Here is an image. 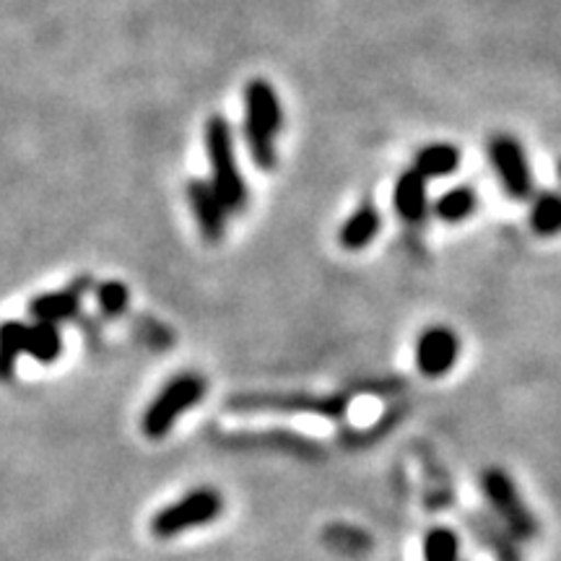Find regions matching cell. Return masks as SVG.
Wrapping results in <instances>:
<instances>
[{"label": "cell", "mask_w": 561, "mask_h": 561, "mask_svg": "<svg viewBox=\"0 0 561 561\" xmlns=\"http://www.w3.org/2000/svg\"><path fill=\"white\" fill-rule=\"evenodd\" d=\"M244 121L242 133L248 144L250 157L257 170L273 172L278 164V146L276 140L284 128V107L276 87L265 79H252L244 83Z\"/></svg>", "instance_id": "1"}, {"label": "cell", "mask_w": 561, "mask_h": 561, "mask_svg": "<svg viewBox=\"0 0 561 561\" xmlns=\"http://www.w3.org/2000/svg\"><path fill=\"white\" fill-rule=\"evenodd\" d=\"M203 146L210 164V182L219 191L231 214L248 206V182L240 172V159L234 149V130L227 117L210 115L203 125Z\"/></svg>", "instance_id": "2"}, {"label": "cell", "mask_w": 561, "mask_h": 561, "mask_svg": "<svg viewBox=\"0 0 561 561\" xmlns=\"http://www.w3.org/2000/svg\"><path fill=\"white\" fill-rule=\"evenodd\" d=\"M206 398V380L198 371H180L161 388L140 416V432L149 439H164L185 411Z\"/></svg>", "instance_id": "3"}, {"label": "cell", "mask_w": 561, "mask_h": 561, "mask_svg": "<svg viewBox=\"0 0 561 561\" xmlns=\"http://www.w3.org/2000/svg\"><path fill=\"white\" fill-rule=\"evenodd\" d=\"M481 489L489 507L494 510L500 523L517 538V541H536L538 533H541V525H538L533 510L523 500L520 489L515 486V481H512V476L504 471V468H486V471L481 473Z\"/></svg>", "instance_id": "4"}, {"label": "cell", "mask_w": 561, "mask_h": 561, "mask_svg": "<svg viewBox=\"0 0 561 561\" xmlns=\"http://www.w3.org/2000/svg\"><path fill=\"white\" fill-rule=\"evenodd\" d=\"M224 512V496L219 489L214 486H198L182 494L178 502L161 507L157 515L151 517V533L161 541L167 538L182 536V533L203 528L219 520Z\"/></svg>", "instance_id": "5"}, {"label": "cell", "mask_w": 561, "mask_h": 561, "mask_svg": "<svg viewBox=\"0 0 561 561\" xmlns=\"http://www.w3.org/2000/svg\"><path fill=\"white\" fill-rule=\"evenodd\" d=\"M234 411H291L318 413L322 419H341L348 409L346 396H314V392H242L227 401Z\"/></svg>", "instance_id": "6"}, {"label": "cell", "mask_w": 561, "mask_h": 561, "mask_svg": "<svg viewBox=\"0 0 561 561\" xmlns=\"http://www.w3.org/2000/svg\"><path fill=\"white\" fill-rule=\"evenodd\" d=\"M489 161L500 180L502 191L515 201H528L536 185H533V172L528 153L523 144L510 133H496L489 140Z\"/></svg>", "instance_id": "7"}, {"label": "cell", "mask_w": 561, "mask_h": 561, "mask_svg": "<svg viewBox=\"0 0 561 561\" xmlns=\"http://www.w3.org/2000/svg\"><path fill=\"white\" fill-rule=\"evenodd\" d=\"M460 335L447 325H430L421 331L413 346V359L416 369L426 380H439V377L450 375L455 364L460 359Z\"/></svg>", "instance_id": "8"}, {"label": "cell", "mask_w": 561, "mask_h": 561, "mask_svg": "<svg viewBox=\"0 0 561 561\" xmlns=\"http://www.w3.org/2000/svg\"><path fill=\"white\" fill-rule=\"evenodd\" d=\"M185 198L187 206L193 210V219L198 224L201 237L208 244H216L227 234V221H229V206L224 203L219 191L214 187L210 180H191L185 185Z\"/></svg>", "instance_id": "9"}, {"label": "cell", "mask_w": 561, "mask_h": 561, "mask_svg": "<svg viewBox=\"0 0 561 561\" xmlns=\"http://www.w3.org/2000/svg\"><path fill=\"white\" fill-rule=\"evenodd\" d=\"M392 208L405 227H421L430 216V187L426 178L419 170H405L398 174L392 187Z\"/></svg>", "instance_id": "10"}, {"label": "cell", "mask_w": 561, "mask_h": 561, "mask_svg": "<svg viewBox=\"0 0 561 561\" xmlns=\"http://www.w3.org/2000/svg\"><path fill=\"white\" fill-rule=\"evenodd\" d=\"M89 289H91V276H79L70 280L66 289L37 294V297L30 301V314L34 320L58 322V325L66 320H73L81 310L83 294Z\"/></svg>", "instance_id": "11"}, {"label": "cell", "mask_w": 561, "mask_h": 561, "mask_svg": "<svg viewBox=\"0 0 561 561\" xmlns=\"http://www.w3.org/2000/svg\"><path fill=\"white\" fill-rule=\"evenodd\" d=\"M382 229V214L375 201H362L359 206L348 214V219L341 224L339 242L343 250L359 252L377 240Z\"/></svg>", "instance_id": "12"}, {"label": "cell", "mask_w": 561, "mask_h": 561, "mask_svg": "<svg viewBox=\"0 0 561 561\" xmlns=\"http://www.w3.org/2000/svg\"><path fill=\"white\" fill-rule=\"evenodd\" d=\"M462 153L455 144L439 140V144H426L424 149L413 157V170H419L426 180L430 178H450L460 170Z\"/></svg>", "instance_id": "13"}, {"label": "cell", "mask_w": 561, "mask_h": 561, "mask_svg": "<svg viewBox=\"0 0 561 561\" xmlns=\"http://www.w3.org/2000/svg\"><path fill=\"white\" fill-rule=\"evenodd\" d=\"M62 346H66V341H62L58 322L34 320L32 325L26 328V354H30L34 362L55 364L62 356Z\"/></svg>", "instance_id": "14"}, {"label": "cell", "mask_w": 561, "mask_h": 561, "mask_svg": "<svg viewBox=\"0 0 561 561\" xmlns=\"http://www.w3.org/2000/svg\"><path fill=\"white\" fill-rule=\"evenodd\" d=\"M530 229L538 237L561 234V193L543 191L530 203Z\"/></svg>", "instance_id": "15"}, {"label": "cell", "mask_w": 561, "mask_h": 561, "mask_svg": "<svg viewBox=\"0 0 561 561\" xmlns=\"http://www.w3.org/2000/svg\"><path fill=\"white\" fill-rule=\"evenodd\" d=\"M479 206V195H476L468 185H458L445 191L434 203V216L445 224H460L473 214Z\"/></svg>", "instance_id": "16"}, {"label": "cell", "mask_w": 561, "mask_h": 561, "mask_svg": "<svg viewBox=\"0 0 561 561\" xmlns=\"http://www.w3.org/2000/svg\"><path fill=\"white\" fill-rule=\"evenodd\" d=\"M26 328L21 320H5L3 331H0V375L3 380H11L13 369H16V362L21 354H26Z\"/></svg>", "instance_id": "17"}, {"label": "cell", "mask_w": 561, "mask_h": 561, "mask_svg": "<svg viewBox=\"0 0 561 561\" xmlns=\"http://www.w3.org/2000/svg\"><path fill=\"white\" fill-rule=\"evenodd\" d=\"M462 541L460 536L447 525H437L421 541V557L424 561H460Z\"/></svg>", "instance_id": "18"}, {"label": "cell", "mask_w": 561, "mask_h": 561, "mask_svg": "<svg viewBox=\"0 0 561 561\" xmlns=\"http://www.w3.org/2000/svg\"><path fill=\"white\" fill-rule=\"evenodd\" d=\"M473 530H481L483 543L489 546V551L494 553L496 561H523V551H520V541H517L512 533L504 528L500 530V525L486 523V517H481V523H473Z\"/></svg>", "instance_id": "19"}, {"label": "cell", "mask_w": 561, "mask_h": 561, "mask_svg": "<svg viewBox=\"0 0 561 561\" xmlns=\"http://www.w3.org/2000/svg\"><path fill=\"white\" fill-rule=\"evenodd\" d=\"M94 301L104 318L110 320L123 318L130 307V289L123 284V280H115V278L102 280V284L94 286Z\"/></svg>", "instance_id": "20"}, {"label": "cell", "mask_w": 561, "mask_h": 561, "mask_svg": "<svg viewBox=\"0 0 561 561\" xmlns=\"http://www.w3.org/2000/svg\"><path fill=\"white\" fill-rule=\"evenodd\" d=\"M557 178H559V182H561V159L557 161Z\"/></svg>", "instance_id": "21"}]
</instances>
